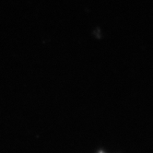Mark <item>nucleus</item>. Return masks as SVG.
Returning a JSON list of instances; mask_svg holds the SVG:
<instances>
[{
  "label": "nucleus",
  "mask_w": 153,
  "mask_h": 153,
  "mask_svg": "<svg viewBox=\"0 0 153 153\" xmlns=\"http://www.w3.org/2000/svg\"><path fill=\"white\" fill-rule=\"evenodd\" d=\"M97 153H106V152H105V151H104L103 149H99V150H98V152H97Z\"/></svg>",
  "instance_id": "f257e3e1"
}]
</instances>
